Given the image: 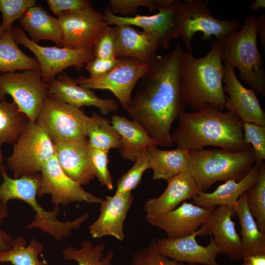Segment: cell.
Here are the masks:
<instances>
[{
    "label": "cell",
    "mask_w": 265,
    "mask_h": 265,
    "mask_svg": "<svg viewBox=\"0 0 265 265\" xmlns=\"http://www.w3.org/2000/svg\"><path fill=\"white\" fill-rule=\"evenodd\" d=\"M130 265H184L182 263L162 255L159 252L156 238H153L149 245L132 255ZM188 265H198L188 264Z\"/></svg>",
    "instance_id": "f35d334b"
},
{
    "label": "cell",
    "mask_w": 265,
    "mask_h": 265,
    "mask_svg": "<svg viewBox=\"0 0 265 265\" xmlns=\"http://www.w3.org/2000/svg\"><path fill=\"white\" fill-rule=\"evenodd\" d=\"M41 185L38 196L49 194L55 206H65L79 202L100 204L103 199L83 189L63 171L54 155L43 166L41 172Z\"/></svg>",
    "instance_id": "5bb4252c"
},
{
    "label": "cell",
    "mask_w": 265,
    "mask_h": 265,
    "mask_svg": "<svg viewBox=\"0 0 265 265\" xmlns=\"http://www.w3.org/2000/svg\"><path fill=\"white\" fill-rule=\"evenodd\" d=\"M19 23L20 27L27 32L34 42L48 40L62 47V34L57 18L52 16L41 6L36 5L28 9Z\"/></svg>",
    "instance_id": "4316f807"
},
{
    "label": "cell",
    "mask_w": 265,
    "mask_h": 265,
    "mask_svg": "<svg viewBox=\"0 0 265 265\" xmlns=\"http://www.w3.org/2000/svg\"><path fill=\"white\" fill-rule=\"evenodd\" d=\"M55 155L64 172L80 186L90 183L95 177L87 137L53 142Z\"/></svg>",
    "instance_id": "ac0fdd59"
},
{
    "label": "cell",
    "mask_w": 265,
    "mask_h": 265,
    "mask_svg": "<svg viewBox=\"0 0 265 265\" xmlns=\"http://www.w3.org/2000/svg\"><path fill=\"white\" fill-rule=\"evenodd\" d=\"M57 19L62 34V47L72 50L93 48L101 34L109 26L103 14L92 6L63 12Z\"/></svg>",
    "instance_id": "4fadbf2b"
},
{
    "label": "cell",
    "mask_w": 265,
    "mask_h": 265,
    "mask_svg": "<svg viewBox=\"0 0 265 265\" xmlns=\"http://www.w3.org/2000/svg\"><path fill=\"white\" fill-rule=\"evenodd\" d=\"M242 265H251V264L249 261L245 260L244 261V263H243Z\"/></svg>",
    "instance_id": "816d5d0a"
},
{
    "label": "cell",
    "mask_w": 265,
    "mask_h": 265,
    "mask_svg": "<svg viewBox=\"0 0 265 265\" xmlns=\"http://www.w3.org/2000/svg\"><path fill=\"white\" fill-rule=\"evenodd\" d=\"M18 70H40V66L36 58L21 50L13 37L11 28L0 38V72Z\"/></svg>",
    "instance_id": "f546056e"
},
{
    "label": "cell",
    "mask_w": 265,
    "mask_h": 265,
    "mask_svg": "<svg viewBox=\"0 0 265 265\" xmlns=\"http://www.w3.org/2000/svg\"><path fill=\"white\" fill-rule=\"evenodd\" d=\"M133 201L132 192L114 194L103 199L98 217L88 226L91 237L97 238L111 236L119 241L123 240L124 223Z\"/></svg>",
    "instance_id": "7402d4cb"
},
{
    "label": "cell",
    "mask_w": 265,
    "mask_h": 265,
    "mask_svg": "<svg viewBox=\"0 0 265 265\" xmlns=\"http://www.w3.org/2000/svg\"><path fill=\"white\" fill-rule=\"evenodd\" d=\"M0 172L3 179L0 184V202L7 205L11 200H22L27 203L35 212L34 219L27 225L28 229L38 228L56 240H60L63 238L69 237L73 229L79 228L88 218L89 213L86 212L73 220L62 222L57 218L59 212V206H55L51 211H45L36 199L41 185L40 174L12 178L7 174L3 166H1Z\"/></svg>",
    "instance_id": "277c9868"
},
{
    "label": "cell",
    "mask_w": 265,
    "mask_h": 265,
    "mask_svg": "<svg viewBox=\"0 0 265 265\" xmlns=\"http://www.w3.org/2000/svg\"><path fill=\"white\" fill-rule=\"evenodd\" d=\"M242 131L245 142L250 144L253 150L255 163H264L265 159V126L243 122Z\"/></svg>",
    "instance_id": "ab89813d"
},
{
    "label": "cell",
    "mask_w": 265,
    "mask_h": 265,
    "mask_svg": "<svg viewBox=\"0 0 265 265\" xmlns=\"http://www.w3.org/2000/svg\"><path fill=\"white\" fill-rule=\"evenodd\" d=\"M108 151L91 148V157L96 177L102 186L110 190L113 188L112 178L108 169Z\"/></svg>",
    "instance_id": "b9f144b4"
},
{
    "label": "cell",
    "mask_w": 265,
    "mask_h": 265,
    "mask_svg": "<svg viewBox=\"0 0 265 265\" xmlns=\"http://www.w3.org/2000/svg\"><path fill=\"white\" fill-rule=\"evenodd\" d=\"M257 35L259 36L260 42L262 46L265 49V14H263L257 17Z\"/></svg>",
    "instance_id": "bcb514c9"
},
{
    "label": "cell",
    "mask_w": 265,
    "mask_h": 265,
    "mask_svg": "<svg viewBox=\"0 0 265 265\" xmlns=\"http://www.w3.org/2000/svg\"><path fill=\"white\" fill-rule=\"evenodd\" d=\"M35 0H0V12L2 14L1 27L6 32L20 20L30 8L36 5Z\"/></svg>",
    "instance_id": "74e56055"
},
{
    "label": "cell",
    "mask_w": 265,
    "mask_h": 265,
    "mask_svg": "<svg viewBox=\"0 0 265 265\" xmlns=\"http://www.w3.org/2000/svg\"><path fill=\"white\" fill-rule=\"evenodd\" d=\"M5 32L3 31L1 24H0V38L5 34Z\"/></svg>",
    "instance_id": "f907efd6"
},
{
    "label": "cell",
    "mask_w": 265,
    "mask_h": 265,
    "mask_svg": "<svg viewBox=\"0 0 265 265\" xmlns=\"http://www.w3.org/2000/svg\"><path fill=\"white\" fill-rule=\"evenodd\" d=\"M179 119L171 138L179 148L190 151L212 146L237 152L252 148L244 140L243 122L229 111L207 106L185 112Z\"/></svg>",
    "instance_id": "7a4b0ae2"
},
{
    "label": "cell",
    "mask_w": 265,
    "mask_h": 265,
    "mask_svg": "<svg viewBox=\"0 0 265 265\" xmlns=\"http://www.w3.org/2000/svg\"><path fill=\"white\" fill-rule=\"evenodd\" d=\"M197 233L170 238H156L159 253L164 257L181 263L203 265H220L216 260L219 250L212 237L206 246L199 245L196 240Z\"/></svg>",
    "instance_id": "d6986e66"
},
{
    "label": "cell",
    "mask_w": 265,
    "mask_h": 265,
    "mask_svg": "<svg viewBox=\"0 0 265 265\" xmlns=\"http://www.w3.org/2000/svg\"><path fill=\"white\" fill-rule=\"evenodd\" d=\"M167 182L166 188L159 196L145 201L144 209L146 219L165 214L176 209L200 192L195 180L187 172L173 176Z\"/></svg>",
    "instance_id": "cb8c5ba5"
},
{
    "label": "cell",
    "mask_w": 265,
    "mask_h": 265,
    "mask_svg": "<svg viewBox=\"0 0 265 265\" xmlns=\"http://www.w3.org/2000/svg\"><path fill=\"white\" fill-rule=\"evenodd\" d=\"M263 164L255 163L247 175L239 181H227L212 192L200 191L192 198L193 204L207 209L216 206L234 207L240 195L258 181Z\"/></svg>",
    "instance_id": "d4e9b609"
},
{
    "label": "cell",
    "mask_w": 265,
    "mask_h": 265,
    "mask_svg": "<svg viewBox=\"0 0 265 265\" xmlns=\"http://www.w3.org/2000/svg\"><path fill=\"white\" fill-rule=\"evenodd\" d=\"M208 0H176L179 36L187 50L192 49V39L197 32L203 34L201 39L210 40L212 36L222 40L236 33L240 27L237 19L219 20L213 17L207 6Z\"/></svg>",
    "instance_id": "52a82bcc"
},
{
    "label": "cell",
    "mask_w": 265,
    "mask_h": 265,
    "mask_svg": "<svg viewBox=\"0 0 265 265\" xmlns=\"http://www.w3.org/2000/svg\"><path fill=\"white\" fill-rule=\"evenodd\" d=\"M47 95L80 108L85 106L96 107L103 114L114 112L120 107L119 103L115 99L99 97L63 72L48 83Z\"/></svg>",
    "instance_id": "ffe728a7"
},
{
    "label": "cell",
    "mask_w": 265,
    "mask_h": 265,
    "mask_svg": "<svg viewBox=\"0 0 265 265\" xmlns=\"http://www.w3.org/2000/svg\"><path fill=\"white\" fill-rule=\"evenodd\" d=\"M148 148L139 153L134 165L117 181L115 194L132 192L139 184L144 173L150 169V156Z\"/></svg>",
    "instance_id": "d590c367"
},
{
    "label": "cell",
    "mask_w": 265,
    "mask_h": 265,
    "mask_svg": "<svg viewBox=\"0 0 265 265\" xmlns=\"http://www.w3.org/2000/svg\"><path fill=\"white\" fill-rule=\"evenodd\" d=\"M42 242L32 238L26 245L25 238L18 237L13 239L11 247L5 251H0V263H10L12 265H45L38 256L42 253Z\"/></svg>",
    "instance_id": "d6a6232c"
},
{
    "label": "cell",
    "mask_w": 265,
    "mask_h": 265,
    "mask_svg": "<svg viewBox=\"0 0 265 265\" xmlns=\"http://www.w3.org/2000/svg\"><path fill=\"white\" fill-rule=\"evenodd\" d=\"M1 145L0 144V168L1 167V162L2 161V159H3L2 152H1Z\"/></svg>",
    "instance_id": "681fc988"
},
{
    "label": "cell",
    "mask_w": 265,
    "mask_h": 265,
    "mask_svg": "<svg viewBox=\"0 0 265 265\" xmlns=\"http://www.w3.org/2000/svg\"><path fill=\"white\" fill-rule=\"evenodd\" d=\"M89 118L80 108L47 95L36 123L53 142L56 140L86 138V125Z\"/></svg>",
    "instance_id": "8fae6325"
},
{
    "label": "cell",
    "mask_w": 265,
    "mask_h": 265,
    "mask_svg": "<svg viewBox=\"0 0 265 265\" xmlns=\"http://www.w3.org/2000/svg\"><path fill=\"white\" fill-rule=\"evenodd\" d=\"M105 248L104 242L94 245L84 240L80 248L69 246L62 249L61 253L64 259L74 261L78 265H112L114 252L110 250L105 255Z\"/></svg>",
    "instance_id": "836d02e7"
},
{
    "label": "cell",
    "mask_w": 265,
    "mask_h": 265,
    "mask_svg": "<svg viewBox=\"0 0 265 265\" xmlns=\"http://www.w3.org/2000/svg\"><path fill=\"white\" fill-rule=\"evenodd\" d=\"M15 42L27 48L36 56L43 80L48 83L67 68L81 69L94 57L93 48L72 50L64 47H45L32 41L19 26L11 28Z\"/></svg>",
    "instance_id": "9c48e42d"
},
{
    "label": "cell",
    "mask_w": 265,
    "mask_h": 265,
    "mask_svg": "<svg viewBox=\"0 0 265 265\" xmlns=\"http://www.w3.org/2000/svg\"><path fill=\"white\" fill-rule=\"evenodd\" d=\"M7 94L29 121L36 122L48 95V83L43 80L40 70L0 72V100Z\"/></svg>",
    "instance_id": "30bf717a"
},
{
    "label": "cell",
    "mask_w": 265,
    "mask_h": 265,
    "mask_svg": "<svg viewBox=\"0 0 265 265\" xmlns=\"http://www.w3.org/2000/svg\"><path fill=\"white\" fill-rule=\"evenodd\" d=\"M234 211L240 225L242 259L258 254H265V233L258 228L249 209L246 192L238 198Z\"/></svg>",
    "instance_id": "83f0119b"
},
{
    "label": "cell",
    "mask_w": 265,
    "mask_h": 265,
    "mask_svg": "<svg viewBox=\"0 0 265 265\" xmlns=\"http://www.w3.org/2000/svg\"><path fill=\"white\" fill-rule=\"evenodd\" d=\"M223 90L226 96L224 108L243 122L265 126V113L256 94L244 87L236 76L234 68L224 63L223 74Z\"/></svg>",
    "instance_id": "9a60e30c"
},
{
    "label": "cell",
    "mask_w": 265,
    "mask_h": 265,
    "mask_svg": "<svg viewBox=\"0 0 265 265\" xmlns=\"http://www.w3.org/2000/svg\"><path fill=\"white\" fill-rule=\"evenodd\" d=\"M175 0H109L111 12L116 15L129 17L136 13L140 6L158 10L171 6Z\"/></svg>",
    "instance_id": "8d00e7d4"
},
{
    "label": "cell",
    "mask_w": 265,
    "mask_h": 265,
    "mask_svg": "<svg viewBox=\"0 0 265 265\" xmlns=\"http://www.w3.org/2000/svg\"><path fill=\"white\" fill-rule=\"evenodd\" d=\"M182 46L157 55L141 78L136 93L126 109L158 146L171 147L173 122L185 112L187 105L182 88Z\"/></svg>",
    "instance_id": "6da1fadb"
},
{
    "label": "cell",
    "mask_w": 265,
    "mask_h": 265,
    "mask_svg": "<svg viewBox=\"0 0 265 265\" xmlns=\"http://www.w3.org/2000/svg\"><path fill=\"white\" fill-rule=\"evenodd\" d=\"M243 260L249 261L251 265H265V254L252 255Z\"/></svg>",
    "instance_id": "7dc6e473"
},
{
    "label": "cell",
    "mask_w": 265,
    "mask_h": 265,
    "mask_svg": "<svg viewBox=\"0 0 265 265\" xmlns=\"http://www.w3.org/2000/svg\"><path fill=\"white\" fill-rule=\"evenodd\" d=\"M86 135L91 148L108 151L119 149L120 136L106 117L93 112L86 125Z\"/></svg>",
    "instance_id": "4dcf8cb0"
},
{
    "label": "cell",
    "mask_w": 265,
    "mask_h": 265,
    "mask_svg": "<svg viewBox=\"0 0 265 265\" xmlns=\"http://www.w3.org/2000/svg\"><path fill=\"white\" fill-rule=\"evenodd\" d=\"M94 58H116V27L107 26L93 48Z\"/></svg>",
    "instance_id": "60d3db41"
},
{
    "label": "cell",
    "mask_w": 265,
    "mask_h": 265,
    "mask_svg": "<svg viewBox=\"0 0 265 265\" xmlns=\"http://www.w3.org/2000/svg\"><path fill=\"white\" fill-rule=\"evenodd\" d=\"M119 58L118 63L107 73L94 78L80 76L76 80L80 86L90 90L110 91L126 110L132 99L134 86L146 74L151 64L132 58Z\"/></svg>",
    "instance_id": "7c38bea8"
},
{
    "label": "cell",
    "mask_w": 265,
    "mask_h": 265,
    "mask_svg": "<svg viewBox=\"0 0 265 265\" xmlns=\"http://www.w3.org/2000/svg\"><path fill=\"white\" fill-rule=\"evenodd\" d=\"M8 215L7 205L0 202V225ZM13 239L5 232L0 229V251L9 250L12 246Z\"/></svg>",
    "instance_id": "f6af8a7d"
},
{
    "label": "cell",
    "mask_w": 265,
    "mask_h": 265,
    "mask_svg": "<svg viewBox=\"0 0 265 265\" xmlns=\"http://www.w3.org/2000/svg\"><path fill=\"white\" fill-rule=\"evenodd\" d=\"M222 40H213L210 52L201 58L193 56L192 49L183 53V91L187 105L194 111L207 106L220 111L224 109L226 95L222 81Z\"/></svg>",
    "instance_id": "3957f363"
},
{
    "label": "cell",
    "mask_w": 265,
    "mask_h": 265,
    "mask_svg": "<svg viewBox=\"0 0 265 265\" xmlns=\"http://www.w3.org/2000/svg\"><path fill=\"white\" fill-rule=\"evenodd\" d=\"M235 214L234 207L215 208L196 232L200 237L213 236L219 253L228 256L233 261H238L242 259V249L241 238L232 220Z\"/></svg>",
    "instance_id": "e0dca14e"
},
{
    "label": "cell",
    "mask_w": 265,
    "mask_h": 265,
    "mask_svg": "<svg viewBox=\"0 0 265 265\" xmlns=\"http://www.w3.org/2000/svg\"><path fill=\"white\" fill-rule=\"evenodd\" d=\"M111 124L120 136L119 152L125 160L134 162L139 153L156 143L137 122L128 119L123 115L113 114Z\"/></svg>",
    "instance_id": "484cf974"
},
{
    "label": "cell",
    "mask_w": 265,
    "mask_h": 265,
    "mask_svg": "<svg viewBox=\"0 0 265 265\" xmlns=\"http://www.w3.org/2000/svg\"><path fill=\"white\" fill-rule=\"evenodd\" d=\"M189 151L190 161L187 172L194 179L200 191H206L218 181H239L255 164L252 148L237 152L221 148H200Z\"/></svg>",
    "instance_id": "5b68a950"
},
{
    "label": "cell",
    "mask_w": 265,
    "mask_h": 265,
    "mask_svg": "<svg viewBox=\"0 0 265 265\" xmlns=\"http://www.w3.org/2000/svg\"><path fill=\"white\" fill-rule=\"evenodd\" d=\"M215 208L204 209L185 201L165 214L146 219L152 226L164 231L167 238H176L195 232Z\"/></svg>",
    "instance_id": "44dd1931"
},
{
    "label": "cell",
    "mask_w": 265,
    "mask_h": 265,
    "mask_svg": "<svg viewBox=\"0 0 265 265\" xmlns=\"http://www.w3.org/2000/svg\"><path fill=\"white\" fill-rule=\"evenodd\" d=\"M116 57H129L151 64L156 59L159 38L156 34L139 31L129 25L115 26Z\"/></svg>",
    "instance_id": "603a6c76"
},
{
    "label": "cell",
    "mask_w": 265,
    "mask_h": 265,
    "mask_svg": "<svg viewBox=\"0 0 265 265\" xmlns=\"http://www.w3.org/2000/svg\"><path fill=\"white\" fill-rule=\"evenodd\" d=\"M47 2L51 11L58 17L65 12L75 11L92 6L88 0H48Z\"/></svg>",
    "instance_id": "7bdbcfd3"
},
{
    "label": "cell",
    "mask_w": 265,
    "mask_h": 265,
    "mask_svg": "<svg viewBox=\"0 0 265 265\" xmlns=\"http://www.w3.org/2000/svg\"><path fill=\"white\" fill-rule=\"evenodd\" d=\"M55 155L54 144L46 131L36 122L28 120L27 125L13 144L7 158V165L14 178L38 174Z\"/></svg>",
    "instance_id": "ba28073f"
},
{
    "label": "cell",
    "mask_w": 265,
    "mask_h": 265,
    "mask_svg": "<svg viewBox=\"0 0 265 265\" xmlns=\"http://www.w3.org/2000/svg\"><path fill=\"white\" fill-rule=\"evenodd\" d=\"M119 60V57L112 59L94 58L86 64L85 69L89 72V77H97L110 71L118 63Z\"/></svg>",
    "instance_id": "ee69618b"
},
{
    "label": "cell",
    "mask_w": 265,
    "mask_h": 265,
    "mask_svg": "<svg viewBox=\"0 0 265 265\" xmlns=\"http://www.w3.org/2000/svg\"><path fill=\"white\" fill-rule=\"evenodd\" d=\"M257 17L247 16L240 30L222 40V61L239 70V77L256 94L265 96V70L257 48Z\"/></svg>",
    "instance_id": "8992f818"
},
{
    "label": "cell",
    "mask_w": 265,
    "mask_h": 265,
    "mask_svg": "<svg viewBox=\"0 0 265 265\" xmlns=\"http://www.w3.org/2000/svg\"><path fill=\"white\" fill-rule=\"evenodd\" d=\"M103 15L109 26H135L157 35L160 40L161 46L165 49L169 47L172 40L179 37L176 0L171 6L160 9L158 13L152 15L123 17L114 15L107 7L103 10Z\"/></svg>",
    "instance_id": "2e32d148"
},
{
    "label": "cell",
    "mask_w": 265,
    "mask_h": 265,
    "mask_svg": "<svg viewBox=\"0 0 265 265\" xmlns=\"http://www.w3.org/2000/svg\"><path fill=\"white\" fill-rule=\"evenodd\" d=\"M148 150L153 179L167 181L179 173L187 172L190 161L189 151L178 147L170 150H161L156 146L149 147Z\"/></svg>",
    "instance_id": "f1b7e54d"
},
{
    "label": "cell",
    "mask_w": 265,
    "mask_h": 265,
    "mask_svg": "<svg viewBox=\"0 0 265 265\" xmlns=\"http://www.w3.org/2000/svg\"><path fill=\"white\" fill-rule=\"evenodd\" d=\"M28 119L14 102L0 100V144H14Z\"/></svg>",
    "instance_id": "1f68e13d"
},
{
    "label": "cell",
    "mask_w": 265,
    "mask_h": 265,
    "mask_svg": "<svg viewBox=\"0 0 265 265\" xmlns=\"http://www.w3.org/2000/svg\"><path fill=\"white\" fill-rule=\"evenodd\" d=\"M249 209L258 228L265 233V164L261 167L258 181L246 191Z\"/></svg>",
    "instance_id": "e575fe53"
},
{
    "label": "cell",
    "mask_w": 265,
    "mask_h": 265,
    "mask_svg": "<svg viewBox=\"0 0 265 265\" xmlns=\"http://www.w3.org/2000/svg\"><path fill=\"white\" fill-rule=\"evenodd\" d=\"M249 7L251 10L258 11L260 8L265 7V0H256L249 5Z\"/></svg>",
    "instance_id": "c3c4849f"
}]
</instances>
